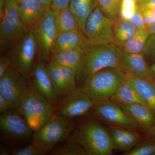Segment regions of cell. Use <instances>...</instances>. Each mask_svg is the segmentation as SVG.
Masks as SVG:
<instances>
[{"instance_id":"cell-47","label":"cell","mask_w":155,"mask_h":155,"mask_svg":"<svg viewBox=\"0 0 155 155\" xmlns=\"http://www.w3.org/2000/svg\"><path fill=\"white\" fill-rule=\"evenodd\" d=\"M15 1L19 5H20L27 2H29V1H32V0H15Z\"/></svg>"},{"instance_id":"cell-23","label":"cell","mask_w":155,"mask_h":155,"mask_svg":"<svg viewBox=\"0 0 155 155\" xmlns=\"http://www.w3.org/2000/svg\"><path fill=\"white\" fill-rule=\"evenodd\" d=\"M55 25L57 35L71 31L81 30L69 7L58 11L56 16Z\"/></svg>"},{"instance_id":"cell-21","label":"cell","mask_w":155,"mask_h":155,"mask_svg":"<svg viewBox=\"0 0 155 155\" xmlns=\"http://www.w3.org/2000/svg\"><path fill=\"white\" fill-rule=\"evenodd\" d=\"M86 48H78L51 54L50 56V62L69 67L76 72Z\"/></svg>"},{"instance_id":"cell-41","label":"cell","mask_w":155,"mask_h":155,"mask_svg":"<svg viewBox=\"0 0 155 155\" xmlns=\"http://www.w3.org/2000/svg\"><path fill=\"white\" fill-rule=\"evenodd\" d=\"M155 9V0H146L138 3V9Z\"/></svg>"},{"instance_id":"cell-4","label":"cell","mask_w":155,"mask_h":155,"mask_svg":"<svg viewBox=\"0 0 155 155\" xmlns=\"http://www.w3.org/2000/svg\"><path fill=\"white\" fill-rule=\"evenodd\" d=\"M29 30L22 21L19 5L15 0H6L0 17V52L7 54Z\"/></svg>"},{"instance_id":"cell-19","label":"cell","mask_w":155,"mask_h":155,"mask_svg":"<svg viewBox=\"0 0 155 155\" xmlns=\"http://www.w3.org/2000/svg\"><path fill=\"white\" fill-rule=\"evenodd\" d=\"M98 6V0H70L69 8L84 34L87 20Z\"/></svg>"},{"instance_id":"cell-31","label":"cell","mask_w":155,"mask_h":155,"mask_svg":"<svg viewBox=\"0 0 155 155\" xmlns=\"http://www.w3.org/2000/svg\"><path fill=\"white\" fill-rule=\"evenodd\" d=\"M138 10L137 0H122L119 9V17L129 21L134 14Z\"/></svg>"},{"instance_id":"cell-1","label":"cell","mask_w":155,"mask_h":155,"mask_svg":"<svg viewBox=\"0 0 155 155\" xmlns=\"http://www.w3.org/2000/svg\"><path fill=\"white\" fill-rule=\"evenodd\" d=\"M122 51L115 43L103 45H89L76 70L78 84H82L89 76L102 69L119 67Z\"/></svg>"},{"instance_id":"cell-24","label":"cell","mask_w":155,"mask_h":155,"mask_svg":"<svg viewBox=\"0 0 155 155\" xmlns=\"http://www.w3.org/2000/svg\"><path fill=\"white\" fill-rule=\"evenodd\" d=\"M113 22L115 43L118 45L131 38L138 30L130 21L123 20L119 17Z\"/></svg>"},{"instance_id":"cell-30","label":"cell","mask_w":155,"mask_h":155,"mask_svg":"<svg viewBox=\"0 0 155 155\" xmlns=\"http://www.w3.org/2000/svg\"><path fill=\"white\" fill-rule=\"evenodd\" d=\"M124 155H155V140L148 139L139 143Z\"/></svg>"},{"instance_id":"cell-27","label":"cell","mask_w":155,"mask_h":155,"mask_svg":"<svg viewBox=\"0 0 155 155\" xmlns=\"http://www.w3.org/2000/svg\"><path fill=\"white\" fill-rule=\"evenodd\" d=\"M140 135L132 129H129L127 133L113 145L114 150L126 152L139 143Z\"/></svg>"},{"instance_id":"cell-15","label":"cell","mask_w":155,"mask_h":155,"mask_svg":"<svg viewBox=\"0 0 155 155\" xmlns=\"http://www.w3.org/2000/svg\"><path fill=\"white\" fill-rule=\"evenodd\" d=\"M119 67L131 77L140 79H153L149 66L141 54L122 51L119 58Z\"/></svg>"},{"instance_id":"cell-5","label":"cell","mask_w":155,"mask_h":155,"mask_svg":"<svg viewBox=\"0 0 155 155\" xmlns=\"http://www.w3.org/2000/svg\"><path fill=\"white\" fill-rule=\"evenodd\" d=\"M74 130L71 119L54 114L43 127L34 132L31 142L48 153L58 143L69 139Z\"/></svg>"},{"instance_id":"cell-17","label":"cell","mask_w":155,"mask_h":155,"mask_svg":"<svg viewBox=\"0 0 155 155\" xmlns=\"http://www.w3.org/2000/svg\"><path fill=\"white\" fill-rule=\"evenodd\" d=\"M131 120L146 132L155 125V117L148 108L137 104H117Z\"/></svg>"},{"instance_id":"cell-20","label":"cell","mask_w":155,"mask_h":155,"mask_svg":"<svg viewBox=\"0 0 155 155\" xmlns=\"http://www.w3.org/2000/svg\"><path fill=\"white\" fill-rule=\"evenodd\" d=\"M128 78L155 117V80L153 79H140L129 75Z\"/></svg>"},{"instance_id":"cell-28","label":"cell","mask_w":155,"mask_h":155,"mask_svg":"<svg viewBox=\"0 0 155 155\" xmlns=\"http://www.w3.org/2000/svg\"><path fill=\"white\" fill-rule=\"evenodd\" d=\"M51 155H89L86 150L78 143L71 140L53 150Z\"/></svg>"},{"instance_id":"cell-6","label":"cell","mask_w":155,"mask_h":155,"mask_svg":"<svg viewBox=\"0 0 155 155\" xmlns=\"http://www.w3.org/2000/svg\"><path fill=\"white\" fill-rule=\"evenodd\" d=\"M18 111L34 132L43 127L54 115L52 103L30 85V90Z\"/></svg>"},{"instance_id":"cell-25","label":"cell","mask_w":155,"mask_h":155,"mask_svg":"<svg viewBox=\"0 0 155 155\" xmlns=\"http://www.w3.org/2000/svg\"><path fill=\"white\" fill-rule=\"evenodd\" d=\"M150 35L147 28L138 29L131 38L118 46L125 52L141 54Z\"/></svg>"},{"instance_id":"cell-37","label":"cell","mask_w":155,"mask_h":155,"mask_svg":"<svg viewBox=\"0 0 155 155\" xmlns=\"http://www.w3.org/2000/svg\"><path fill=\"white\" fill-rule=\"evenodd\" d=\"M11 67V60L8 54H1V57H0V78H2L4 76L8 69Z\"/></svg>"},{"instance_id":"cell-13","label":"cell","mask_w":155,"mask_h":155,"mask_svg":"<svg viewBox=\"0 0 155 155\" xmlns=\"http://www.w3.org/2000/svg\"><path fill=\"white\" fill-rule=\"evenodd\" d=\"M94 104V101L80 87L72 93L63 97L57 114L70 119L78 117L87 113Z\"/></svg>"},{"instance_id":"cell-43","label":"cell","mask_w":155,"mask_h":155,"mask_svg":"<svg viewBox=\"0 0 155 155\" xmlns=\"http://www.w3.org/2000/svg\"><path fill=\"white\" fill-rule=\"evenodd\" d=\"M12 154V151H10L8 149L4 146L3 145H1V150L0 155H10Z\"/></svg>"},{"instance_id":"cell-48","label":"cell","mask_w":155,"mask_h":155,"mask_svg":"<svg viewBox=\"0 0 155 155\" xmlns=\"http://www.w3.org/2000/svg\"><path fill=\"white\" fill-rule=\"evenodd\" d=\"M138 3H139L141 2H143V1H146V0H137Z\"/></svg>"},{"instance_id":"cell-35","label":"cell","mask_w":155,"mask_h":155,"mask_svg":"<svg viewBox=\"0 0 155 155\" xmlns=\"http://www.w3.org/2000/svg\"><path fill=\"white\" fill-rule=\"evenodd\" d=\"M129 129V128L126 127L116 126L110 128V130L108 131L113 146L121 139L127 133Z\"/></svg>"},{"instance_id":"cell-33","label":"cell","mask_w":155,"mask_h":155,"mask_svg":"<svg viewBox=\"0 0 155 155\" xmlns=\"http://www.w3.org/2000/svg\"><path fill=\"white\" fill-rule=\"evenodd\" d=\"M141 54L145 58L150 60L154 63L155 62V36L150 35L145 45Z\"/></svg>"},{"instance_id":"cell-29","label":"cell","mask_w":155,"mask_h":155,"mask_svg":"<svg viewBox=\"0 0 155 155\" xmlns=\"http://www.w3.org/2000/svg\"><path fill=\"white\" fill-rule=\"evenodd\" d=\"M99 7L114 21L119 17V9L122 0H98Z\"/></svg>"},{"instance_id":"cell-32","label":"cell","mask_w":155,"mask_h":155,"mask_svg":"<svg viewBox=\"0 0 155 155\" xmlns=\"http://www.w3.org/2000/svg\"><path fill=\"white\" fill-rule=\"evenodd\" d=\"M56 65L60 69L61 74L63 75L67 85L69 87L71 91L73 92L77 88L78 84L76 81V72L69 67L58 64Z\"/></svg>"},{"instance_id":"cell-34","label":"cell","mask_w":155,"mask_h":155,"mask_svg":"<svg viewBox=\"0 0 155 155\" xmlns=\"http://www.w3.org/2000/svg\"><path fill=\"white\" fill-rule=\"evenodd\" d=\"M47 153L31 144L24 147H18L12 151L13 155H45Z\"/></svg>"},{"instance_id":"cell-22","label":"cell","mask_w":155,"mask_h":155,"mask_svg":"<svg viewBox=\"0 0 155 155\" xmlns=\"http://www.w3.org/2000/svg\"><path fill=\"white\" fill-rule=\"evenodd\" d=\"M110 100L112 101L117 104H140L147 107L142 97L128 78Z\"/></svg>"},{"instance_id":"cell-26","label":"cell","mask_w":155,"mask_h":155,"mask_svg":"<svg viewBox=\"0 0 155 155\" xmlns=\"http://www.w3.org/2000/svg\"><path fill=\"white\" fill-rule=\"evenodd\" d=\"M46 69L55 88L61 97L65 96L72 92L70 90L56 64L49 62L46 66Z\"/></svg>"},{"instance_id":"cell-45","label":"cell","mask_w":155,"mask_h":155,"mask_svg":"<svg viewBox=\"0 0 155 155\" xmlns=\"http://www.w3.org/2000/svg\"><path fill=\"white\" fill-rule=\"evenodd\" d=\"M42 4L47 8H49L51 4L52 0H40Z\"/></svg>"},{"instance_id":"cell-3","label":"cell","mask_w":155,"mask_h":155,"mask_svg":"<svg viewBox=\"0 0 155 155\" xmlns=\"http://www.w3.org/2000/svg\"><path fill=\"white\" fill-rule=\"evenodd\" d=\"M69 140L78 143L89 155H110L114 150L109 131L93 120L81 122Z\"/></svg>"},{"instance_id":"cell-39","label":"cell","mask_w":155,"mask_h":155,"mask_svg":"<svg viewBox=\"0 0 155 155\" xmlns=\"http://www.w3.org/2000/svg\"><path fill=\"white\" fill-rule=\"evenodd\" d=\"M70 0H52L50 8L56 11H59L69 7Z\"/></svg>"},{"instance_id":"cell-40","label":"cell","mask_w":155,"mask_h":155,"mask_svg":"<svg viewBox=\"0 0 155 155\" xmlns=\"http://www.w3.org/2000/svg\"><path fill=\"white\" fill-rule=\"evenodd\" d=\"M9 110H10V108L8 102L0 94V112L2 114Z\"/></svg>"},{"instance_id":"cell-36","label":"cell","mask_w":155,"mask_h":155,"mask_svg":"<svg viewBox=\"0 0 155 155\" xmlns=\"http://www.w3.org/2000/svg\"><path fill=\"white\" fill-rule=\"evenodd\" d=\"M139 11L141 13L145 25L148 29L155 22V9H142Z\"/></svg>"},{"instance_id":"cell-38","label":"cell","mask_w":155,"mask_h":155,"mask_svg":"<svg viewBox=\"0 0 155 155\" xmlns=\"http://www.w3.org/2000/svg\"><path fill=\"white\" fill-rule=\"evenodd\" d=\"M129 21L135 25L138 29H146V28L148 29L145 23L143 17L139 10L136 12L135 14L132 15Z\"/></svg>"},{"instance_id":"cell-12","label":"cell","mask_w":155,"mask_h":155,"mask_svg":"<svg viewBox=\"0 0 155 155\" xmlns=\"http://www.w3.org/2000/svg\"><path fill=\"white\" fill-rule=\"evenodd\" d=\"M92 109L95 115L109 124L132 130L140 128L118 104L112 101L94 102Z\"/></svg>"},{"instance_id":"cell-7","label":"cell","mask_w":155,"mask_h":155,"mask_svg":"<svg viewBox=\"0 0 155 155\" xmlns=\"http://www.w3.org/2000/svg\"><path fill=\"white\" fill-rule=\"evenodd\" d=\"M0 130L1 139L7 144L19 145L32 142L33 131L18 111L1 114Z\"/></svg>"},{"instance_id":"cell-14","label":"cell","mask_w":155,"mask_h":155,"mask_svg":"<svg viewBox=\"0 0 155 155\" xmlns=\"http://www.w3.org/2000/svg\"><path fill=\"white\" fill-rule=\"evenodd\" d=\"M32 88L53 104L60 101L61 97L57 91L46 69L45 63H35L29 78Z\"/></svg>"},{"instance_id":"cell-11","label":"cell","mask_w":155,"mask_h":155,"mask_svg":"<svg viewBox=\"0 0 155 155\" xmlns=\"http://www.w3.org/2000/svg\"><path fill=\"white\" fill-rule=\"evenodd\" d=\"M27 80L11 67L0 78V94L8 102L10 110L18 111L29 91L30 85Z\"/></svg>"},{"instance_id":"cell-46","label":"cell","mask_w":155,"mask_h":155,"mask_svg":"<svg viewBox=\"0 0 155 155\" xmlns=\"http://www.w3.org/2000/svg\"><path fill=\"white\" fill-rule=\"evenodd\" d=\"M148 30L150 35L155 36V22L149 28Z\"/></svg>"},{"instance_id":"cell-44","label":"cell","mask_w":155,"mask_h":155,"mask_svg":"<svg viewBox=\"0 0 155 155\" xmlns=\"http://www.w3.org/2000/svg\"><path fill=\"white\" fill-rule=\"evenodd\" d=\"M150 71L153 79H155V62L151 66H149Z\"/></svg>"},{"instance_id":"cell-18","label":"cell","mask_w":155,"mask_h":155,"mask_svg":"<svg viewBox=\"0 0 155 155\" xmlns=\"http://www.w3.org/2000/svg\"><path fill=\"white\" fill-rule=\"evenodd\" d=\"M48 8L40 0H32L19 5V14L25 27L28 29L34 27Z\"/></svg>"},{"instance_id":"cell-9","label":"cell","mask_w":155,"mask_h":155,"mask_svg":"<svg viewBox=\"0 0 155 155\" xmlns=\"http://www.w3.org/2000/svg\"><path fill=\"white\" fill-rule=\"evenodd\" d=\"M11 62V67L29 80L31 73L37 58V49L31 29H29L24 36L13 48L7 53Z\"/></svg>"},{"instance_id":"cell-42","label":"cell","mask_w":155,"mask_h":155,"mask_svg":"<svg viewBox=\"0 0 155 155\" xmlns=\"http://www.w3.org/2000/svg\"><path fill=\"white\" fill-rule=\"evenodd\" d=\"M146 133L147 137L148 139L155 140V125Z\"/></svg>"},{"instance_id":"cell-16","label":"cell","mask_w":155,"mask_h":155,"mask_svg":"<svg viewBox=\"0 0 155 155\" xmlns=\"http://www.w3.org/2000/svg\"><path fill=\"white\" fill-rule=\"evenodd\" d=\"M89 45L88 41L81 30L71 31L57 35L51 54L78 48H85Z\"/></svg>"},{"instance_id":"cell-8","label":"cell","mask_w":155,"mask_h":155,"mask_svg":"<svg viewBox=\"0 0 155 155\" xmlns=\"http://www.w3.org/2000/svg\"><path fill=\"white\" fill-rule=\"evenodd\" d=\"M58 11L48 8L40 20L31 29L37 49V58L45 63L49 61L57 36L55 18Z\"/></svg>"},{"instance_id":"cell-10","label":"cell","mask_w":155,"mask_h":155,"mask_svg":"<svg viewBox=\"0 0 155 155\" xmlns=\"http://www.w3.org/2000/svg\"><path fill=\"white\" fill-rule=\"evenodd\" d=\"M113 20L99 7L92 12L87 20L84 35L90 45L115 43Z\"/></svg>"},{"instance_id":"cell-2","label":"cell","mask_w":155,"mask_h":155,"mask_svg":"<svg viewBox=\"0 0 155 155\" xmlns=\"http://www.w3.org/2000/svg\"><path fill=\"white\" fill-rule=\"evenodd\" d=\"M128 76L119 67H108L91 75L81 87L94 101H105L111 99Z\"/></svg>"}]
</instances>
